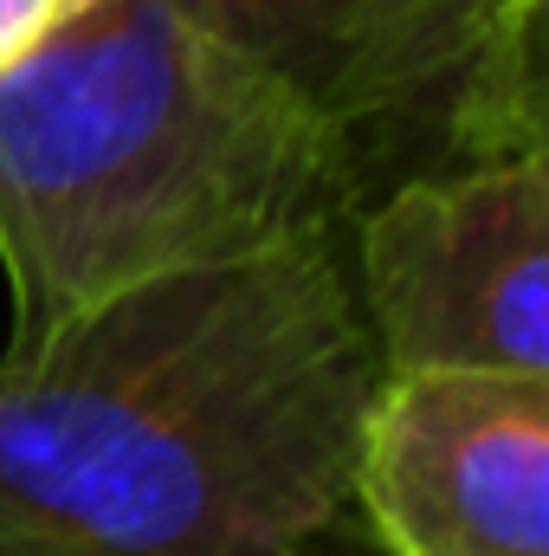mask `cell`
Here are the masks:
<instances>
[{"mask_svg":"<svg viewBox=\"0 0 549 556\" xmlns=\"http://www.w3.org/2000/svg\"><path fill=\"white\" fill-rule=\"evenodd\" d=\"M78 7L72 0H0V72H13L26 52H39Z\"/></svg>","mask_w":549,"mask_h":556,"instance_id":"8992f818","label":"cell"},{"mask_svg":"<svg viewBox=\"0 0 549 556\" xmlns=\"http://www.w3.org/2000/svg\"><path fill=\"white\" fill-rule=\"evenodd\" d=\"M349 511L382 556H549V376H382Z\"/></svg>","mask_w":549,"mask_h":556,"instance_id":"5b68a950","label":"cell"},{"mask_svg":"<svg viewBox=\"0 0 549 556\" xmlns=\"http://www.w3.org/2000/svg\"><path fill=\"white\" fill-rule=\"evenodd\" d=\"M362 181L175 0H91L0 72L7 356L155 278L343 240Z\"/></svg>","mask_w":549,"mask_h":556,"instance_id":"7a4b0ae2","label":"cell"},{"mask_svg":"<svg viewBox=\"0 0 549 556\" xmlns=\"http://www.w3.org/2000/svg\"><path fill=\"white\" fill-rule=\"evenodd\" d=\"M343 142L362 201L544 142L549 0H175Z\"/></svg>","mask_w":549,"mask_h":556,"instance_id":"3957f363","label":"cell"},{"mask_svg":"<svg viewBox=\"0 0 549 556\" xmlns=\"http://www.w3.org/2000/svg\"><path fill=\"white\" fill-rule=\"evenodd\" d=\"M343 247L382 376H549V149L408 175Z\"/></svg>","mask_w":549,"mask_h":556,"instance_id":"277c9868","label":"cell"},{"mask_svg":"<svg viewBox=\"0 0 549 556\" xmlns=\"http://www.w3.org/2000/svg\"><path fill=\"white\" fill-rule=\"evenodd\" d=\"M72 7H78V13H85V7H91V0H72Z\"/></svg>","mask_w":549,"mask_h":556,"instance_id":"52a82bcc","label":"cell"},{"mask_svg":"<svg viewBox=\"0 0 549 556\" xmlns=\"http://www.w3.org/2000/svg\"><path fill=\"white\" fill-rule=\"evenodd\" d=\"M343 240L155 278L0 356V556L317 551L382 382Z\"/></svg>","mask_w":549,"mask_h":556,"instance_id":"6da1fadb","label":"cell"}]
</instances>
